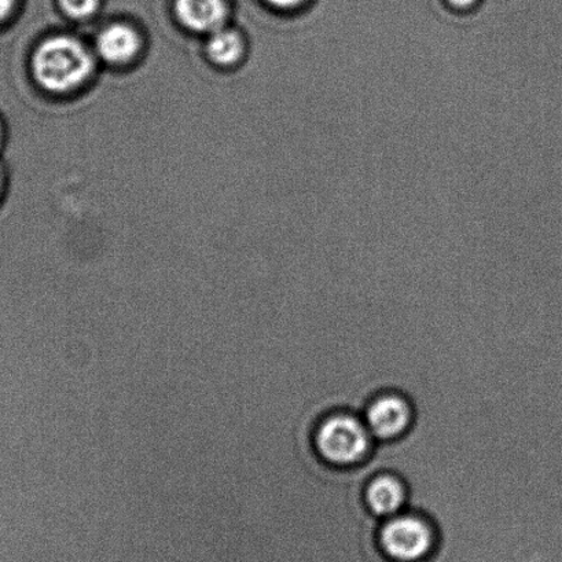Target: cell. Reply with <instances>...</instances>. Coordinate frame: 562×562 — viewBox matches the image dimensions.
Listing matches in <instances>:
<instances>
[{
  "mask_svg": "<svg viewBox=\"0 0 562 562\" xmlns=\"http://www.w3.org/2000/svg\"><path fill=\"white\" fill-rule=\"evenodd\" d=\"M378 441L369 432L362 413L338 408L318 419L313 430L316 454L327 465L353 468L369 460Z\"/></svg>",
  "mask_w": 562,
  "mask_h": 562,
  "instance_id": "1",
  "label": "cell"
},
{
  "mask_svg": "<svg viewBox=\"0 0 562 562\" xmlns=\"http://www.w3.org/2000/svg\"><path fill=\"white\" fill-rule=\"evenodd\" d=\"M32 74L47 91L67 92L85 83L94 68L87 47L72 36H52L35 48Z\"/></svg>",
  "mask_w": 562,
  "mask_h": 562,
  "instance_id": "2",
  "label": "cell"
},
{
  "mask_svg": "<svg viewBox=\"0 0 562 562\" xmlns=\"http://www.w3.org/2000/svg\"><path fill=\"white\" fill-rule=\"evenodd\" d=\"M378 540L391 562H428L439 548V532L434 521L412 509L381 521Z\"/></svg>",
  "mask_w": 562,
  "mask_h": 562,
  "instance_id": "3",
  "label": "cell"
},
{
  "mask_svg": "<svg viewBox=\"0 0 562 562\" xmlns=\"http://www.w3.org/2000/svg\"><path fill=\"white\" fill-rule=\"evenodd\" d=\"M362 418L375 441H394L412 429L414 406L402 392L383 391L371 397Z\"/></svg>",
  "mask_w": 562,
  "mask_h": 562,
  "instance_id": "4",
  "label": "cell"
},
{
  "mask_svg": "<svg viewBox=\"0 0 562 562\" xmlns=\"http://www.w3.org/2000/svg\"><path fill=\"white\" fill-rule=\"evenodd\" d=\"M408 496L405 480L394 472L374 474L363 490L366 506L381 521L407 510Z\"/></svg>",
  "mask_w": 562,
  "mask_h": 562,
  "instance_id": "5",
  "label": "cell"
},
{
  "mask_svg": "<svg viewBox=\"0 0 562 562\" xmlns=\"http://www.w3.org/2000/svg\"><path fill=\"white\" fill-rule=\"evenodd\" d=\"M175 14L186 29L212 34L225 26L228 7L226 0H175Z\"/></svg>",
  "mask_w": 562,
  "mask_h": 562,
  "instance_id": "6",
  "label": "cell"
},
{
  "mask_svg": "<svg viewBox=\"0 0 562 562\" xmlns=\"http://www.w3.org/2000/svg\"><path fill=\"white\" fill-rule=\"evenodd\" d=\"M140 36L124 23L108 25L97 37V50L102 59L113 65L127 64L140 50Z\"/></svg>",
  "mask_w": 562,
  "mask_h": 562,
  "instance_id": "7",
  "label": "cell"
},
{
  "mask_svg": "<svg viewBox=\"0 0 562 562\" xmlns=\"http://www.w3.org/2000/svg\"><path fill=\"white\" fill-rule=\"evenodd\" d=\"M244 52L245 42L238 31L222 26L210 34L206 53L216 65L232 67L243 58Z\"/></svg>",
  "mask_w": 562,
  "mask_h": 562,
  "instance_id": "8",
  "label": "cell"
},
{
  "mask_svg": "<svg viewBox=\"0 0 562 562\" xmlns=\"http://www.w3.org/2000/svg\"><path fill=\"white\" fill-rule=\"evenodd\" d=\"M58 4L68 18L86 20L98 12L101 0H58Z\"/></svg>",
  "mask_w": 562,
  "mask_h": 562,
  "instance_id": "9",
  "label": "cell"
},
{
  "mask_svg": "<svg viewBox=\"0 0 562 562\" xmlns=\"http://www.w3.org/2000/svg\"><path fill=\"white\" fill-rule=\"evenodd\" d=\"M266 3H269L270 7L276 8L278 10H285V12H293V10H297L300 8L305 7L308 3V0H265Z\"/></svg>",
  "mask_w": 562,
  "mask_h": 562,
  "instance_id": "10",
  "label": "cell"
},
{
  "mask_svg": "<svg viewBox=\"0 0 562 562\" xmlns=\"http://www.w3.org/2000/svg\"><path fill=\"white\" fill-rule=\"evenodd\" d=\"M480 0H445L447 7L454 12H469L477 7Z\"/></svg>",
  "mask_w": 562,
  "mask_h": 562,
  "instance_id": "11",
  "label": "cell"
},
{
  "mask_svg": "<svg viewBox=\"0 0 562 562\" xmlns=\"http://www.w3.org/2000/svg\"><path fill=\"white\" fill-rule=\"evenodd\" d=\"M15 8V0H0V25L7 23Z\"/></svg>",
  "mask_w": 562,
  "mask_h": 562,
  "instance_id": "12",
  "label": "cell"
},
{
  "mask_svg": "<svg viewBox=\"0 0 562 562\" xmlns=\"http://www.w3.org/2000/svg\"><path fill=\"white\" fill-rule=\"evenodd\" d=\"M4 188H7V175H4V169L0 164V200L3 198Z\"/></svg>",
  "mask_w": 562,
  "mask_h": 562,
  "instance_id": "13",
  "label": "cell"
},
{
  "mask_svg": "<svg viewBox=\"0 0 562 562\" xmlns=\"http://www.w3.org/2000/svg\"><path fill=\"white\" fill-rule=\"evenodd\" d=\"M4 142H7V128H4L2 119H0V150L3 149Z\"/></svg>",
  "mask_w": 562,
  "mask_h": 562,
  "instance_id": "14",
  "label": "cell"
},
{
  "mask_svg": "<svg viewBox=\"0 0 562 562\" xmlns=\"http://www.w3.org/2000/svg\"><path fill=\"white\" fill-rule=\"evenodd\" d=\"M443 289H445V286H441V289H440V292H441V293H443ZM441 293H439L438 302H439V299H440V296H441ZM436 305H438V303H436V304H435V308H436ZM435 308H434V311H435ZM434 311H432V314H434ZM430 318H432V315H430ZM430 318H429V321H430ZM429 321H428V324H429ZM427 327H428V325H427ZM427 327H425V330H427ZM424 335H425V331H424ZM423 337H424V336H423ZM422 341H423V338H422ZM419 346H422V342H419ZM418 348H419V347H418ZM417 352H418V349H417ZM416 357H417V353H416ZM414 359H416V358H414ZM413 363H414V360H413ZM412 368H413V364H412ZM411 371H412V369H411ZM408 375H411V373H408ZM408 375H407V379H408ZM407 379H406V381H405V384H403V389H405V385H406V383H407ZM403 389H402V390H403ZM401 392H402V391H401Z\"/></svg>",
  "mask_w": 562,
  "mask_h": 562,
  "instance_id": "15",
  "label": "cell"
}]
</instances>
